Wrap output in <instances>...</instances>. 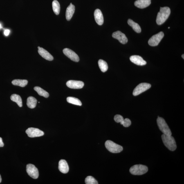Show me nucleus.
Listing matches in <instances>:
<instances>
[{"instance_id":"f257e3e1","label":"nucleus","mask_w":184,"mask_h":184,"mask_svg":"<svg viewBox=\"0 0 184 184\" xmlns=\"http://www.w3.org/2000/svg\"><path fill=\"white\" fill-rule=\"evenodd\" d=\"M170 14L171 9L169 7H160V11L158 13L157 16V24L158 25L163 24L168 18Z\"/></svg>"},{"instance_id":"f03ea898","label":"nucleus","mask_w":184,"mask_h":184,"mask_svg":"<svg viewBox=\"0 0 184 184\" xmlns=\"http://www.w3.org/2000/svg\"><path fill=\"white\" fill-rule=\"evenodd\" d=\"M161 137L164 144L169 150L172 151L175 150L177 148L176 142L173 136L163 134Z\"/></svg>"},{"instance_id":"7ed1b4c3","label":"nucleus","mask_w":184,"mask_h":184,"mask_svg":"<svg viewBox=\"0 0 184 184\" xmlns=\"http://www.w3.org/2000/svg\"><path fill=\"white\" fill-rule=\"evenodd\" d=\"M148 168L146 166L141 165H135L132 166L130 169V172L134 175H141L146 173Z\"/></svg>"},{"instance_id":"20e7f679","label":"nucleus","mask_w":184,"mask_h":184,"mask_svg":"<svg viewBox=\"0 0 184 184\" xmlns=\"http://www.w3.org/2000/svg\"><path fill=\"white\" fill-rule=\"evenodd\" d=\"M157 123L160 131L166 135H172V133L165 121L162 117H158L157 120Z\"/></svg>"},{"instance_id":"39448f33","label":"nucleus","mask_w":184,"mask_h":184,"mask_svg":"<svg viewBox=\"0 0 184 184\" xmlns=\"http://www.w3.org/2000/svg\"><path fill=\"white\" fill-rule=\"evenodd\" d=\"M105 146L109 152L113 153H120L123 150V147L111 140H108L105 142Z\"/></svg>"},{"instance_id":"423d86ee","label":"nucleus","mask_w":184,"mask_h":184,"mask_svg":"<svg viewBox=\"0 0 184 184\" xmlns=\"http://www.w3.org/2000/svg\"><path fill=\"white\" fill-rule=\"evenodd\" d=\"M151 85L147 83H142L137 86L133 91V95L137 96L150 88Z\"/></svg>"},{"instance_id":"0eeeda50","label":"nucleus","mask_w":184,"mask_h":184,"mask_svg":"<svg viewBox=\"0 0 184 184\" xmlns=\"http://www.w3.org/2000/svg\"><path fill=\"white\" fill-rule=\"evenodd\" d=\"M164 36V34L162 32L152 36L148 41L150 46H157Z\"/></svg>"},{"instance_id":"6e6552de","label":"nucleus","mask_w":184,"mask_h":184,"mask_svg":"<svg viewBox=\"0 0 184 184\" xmlns=\"http://www.w3.org/2000/svg\"><path fill=\"white\" fill-rule=\"evenodd\" d=\"M26 171L30 177L34 179L38 177L39 171L35 166L32 164H28L26 167Z\"/></svg>"},{"instance_id":"1a4fd4ad","label":"nucleus","mask_w":184,"mask_h":184,"mask_svg":"<svg viewBox=\"0 0 184 184\" xmlns=\"http://www.w3.org/2000/svg\"><path fill=\"white\" fill-rule=\"evenodd\" d=\"M28 136L30 138H35L43 136L44 133L38 129L34 128H29L26 131Z\"/></svg>"},{"instance_id":"9d476101","label":"nucleus","mask_w":184,"mask_h":184,"mask_svg":"<svg viewBox=\"0 0 184 184\" xmlns=\"http://www.w3.org/2000/svg\"><path fill=\"white\" fill-rule=\"evenodd\" d=\"M63 53L71 60L76 62H78L80 60V58L78 55L73 50L68 48H64L63 50Z\"/></svg>"},{"instance_id":"9b49d317","label":"nucleus","mask_w":184,"mask_h":184,"mask_svg":"<svg viewBox=\"0 0 184 184\" xmlns=\"http://www.w3.org/2000/svg\"><path fill=\"white\" fill-rule=\"evenodd\" d=\"M66 85L72 89H80L83 87L84 84L82 81L70 80L66 82Z\"/></svg>"},{"instance_id":"f8f14e48","label":"nucleus","mask_w":184,"mask_h":184,"mask_svg":"<svg viewBox=\"0 0 184 184\" xmlns=\"http://www.w3.org/2000/svg\"><path fill=\"white\" fill-rule=\"evenodd\" d=\"M112 37L115 39L118 40L122 44H125L128 42V39L125 34L122 33L120 31H117L113 32Z\"/></svg>"},{"instance_id":"ddd939ff","label":"nucleus","mask_w":184,"mask_h":184,"mask_svg":"<svg viewBox=\"0 0 184 184\" xmlns=\"http://www.w3.org/2000/svg\"><path fill=\"white\" fill-rule=\"evenodd\" d=\"M130 60L132 62L139 66L145 65L147 64L146 62L141 57L138 55L131 56L130 57Z\"/></svg>"},{"instance_id":"4468645a","label":"nucleus","mask_w":184,"mask_h":184,"mask_svg":"<svg viewBox=\"0 0 184 184\" xmlns=\"http://www.w3.org/2000/svg\"><path fill=\"white\" fill-rule=\"evenodd\" d=\"M38 52L39 55L43 58L49 61H52L53 60L54 58L53 56L46 50L39 46L38 47Z\"/></svg>"},{"instance_id":"2eb2a0df","label":"nucleus","mask_w":184,"mask_h":184,"mask_svg":"<svg viewBox=\"0 0 184 184\" xmlns=\"http://www.w3.org/2000/svg\"><path fill=\"white\" fill-rule=\"evenodd\" d=\"M95 19L97 24L102 25L104 23L103 15L101 11L99 9H97L94 12Z\"/></svg>"},{"instance_id":"dca6fc26","label":"nucleus","mask_w":184,"mask_h":184,"mask_svg":"<svg viewBox=\"0 0 184 184\" xmlns=\"http://www.w3.org/2000/svg\"><path fill=\"white\" fill-rule=\"evenodd\" d=\"M58 169L60 172L66 174L69 171V167L67 162L64 160H61L59 162Z\"/></svg>"},{"instance_id":"f3484780","label":"nucleus","mask_w":184,"mask_h":184,"mask_svg":"<svg viewBox=\"0 0 184 184\" xmlns=\"http://www.w3.org/2000/svg\"><path fill=\"white\" fill-rule=\"evenodd\" d=\"M150 0H137L134 3L135 6L140 9L146 8L150 5Z\"/></svg>"},{"instance_id":"a211bd4d","label":"nucleus","mask_w":184,"mask_h":184,"mask_svg":"<svg viewBox=\"0 0 184 184\" xmlns=\"http://www.w3.org/2000/svg\"><path fill=\"white\" fill-rule=\"evenodd\" d=\"M75 10V7L74 5L70 3L69 6L66 8V20L69 21L73 17Z\"/></svg>"},{"instance_id":"6ab92c4d","label":"nucleus","mask_w":184,"mask_h":184,"mask_svg":"<svg viewBox=\"0 0 184 184\" xmlns=\"http://www.w3.org/2000/svg\"><path fill=\"white\" fill-rule=\"evenodd\" d=\"M128 24L131 26L135 32L137 33H140L141 32V28L138 23H135L132 20L129 19L128 20Z\"/></svg>"},{"instance_id":"aec40b11","label":"nucleus","mask_w":184,"mask_h":184,"mask_svg":"<svg viewBox=\"0 0 184 184\" xmlns=\"http://www.w3.org/2000/svg\"><path fill=\"white\" fill-rule=\"evenodd\" d=\"M37 100L34 97H30L27 99V105L30 109H34L37 104Z\"/></svg>"},{"instance_id":"412c9836","label":"nucleus","mask_w":184,"mask_h":184,"mask_svg":"<svg viewBox=\"0 0 184 184\" xmlns=\"http://www.w3.org/2000/svg\"><path fill=\"white\" fill-rule=\"evenodd\" d=\"M10 99L13 101L16 102L19 107H22L23 105L22 99L19 95L15 94H13L11 96Z\"/></svg>"},{"instance_id":"4be33fe9","label":"nucleus","mask_w":184,"mask_h":184,"mask_svg":"<svg viewBox=\"0 0 184 184\" xmlns=\"http://www.w3.org/2000/svg\"><path fill=\"white\" fill-rule=\"evenodd\" d=\"M34 89L37 92L39 95L47 98L49 96V93L48 92L45 91V90L42 89V88L38 86H36L34 88Z\"/></svg>"},{"instance_id":"5701e85b","label":"nucleus","mask_w":184,"mask_h":184,"mask_svg":"<svg viewBox=\"0 0 184 184\" xmlns=\"http://www.w3.org/2000/svg\"><path fill=\"white\" fill-rule=\"evenodd\" d=\"M28 81L25 80H14L12 82L13 85L15 86H18L21 87H24L28 84Z\"/></svg>"},{"instance_id":"b1692460","label":"nucleus","mask_w":184,"mask_h":184,"mask_svg":"<svg viewBox=\"0 0 184 184\" xmlns=\"http://www.w3.org/2000/svg\"><path fill=\"white\" fill-rule=\"evenodd\" d=\"M98 65L101 71L103 73H105L107 71L108 66L107 62L102 59H100L98 61Z\"/></svg>"},{"instance_id":"393cba45","label":"nucleus","mask_w":184,"mask_h":184,"mask_svg":"<svg viewBox=\"0 0 184 184\" xmlns=\"http://www.w3.org/2000/svg\"><path fill=\"white\" fill-rule=\"evenodd\" d=\"M53 11L56 15H58L60 11V5L58 1L54 0L52 3Z\"/></svg>"},{"instance_id":"a878e982","label":"nucleus","mask_w":184,"mask_h":184,"mask_svg":"<svg viewBox=\"0 0 184 184\" xmlns=\"http://www.w3.org/2000/svg\"><path fill=\"white\" fill-rule=\"evenodd\" d=\"M67 101L70 103L75 105L81 106L82 102L78 99L73 97H68L66 99Z\"/></svg>"},{"instance_id":"bb28decb","label":"nucleus","mask_w":184,"mask_h":184,"mask_svg":"<svg viewBox=\"0 0 184 184\" xmlns=\"http://www.w3.org/2000/svg\"><path fill=\"white\" fill-rule=\"evenodd\" d=\"M85 183L86 184H98V183L97 180L95 179L93 177L89 176L87 177L85 180Z\"/></svg>"},{"instance_id":"cd10ccee","label":"nucleus","mask_w":184,"mask_h":184,"mask_svg":"<svg viewBox=\"0 0 184 184\" xmlns=\"http://www.w3.org/2000/svg\"><path fill=\"white\" fill-rule=\"evenodd\" d=\"M120 124L125 127H129L131 125V122L128 118H126L123 121L120 123Z\"/></svg>"},{"instance_id":"c85d7f7f","label":"nucleus","mask_w":184,"mask_h":184,"mask_svg":"<svg viewBox=\"0 0 184 184\" xmlns=\"http://www.w3.org/2000/svg\"><path fill=\"white\" fill-rule=\"evenodd\" d=\"M114 120L117 123H121L124 120L123 117L120 115H116L114 117Z\"/></svg>"},{"instance_id":"c756f323","label":"nucleus","mask_w":184,"mask_h":184,"mask_svg":"<svg viewBox=\"0 0 184 184\" xmlns=\"http://www.w3.org/2000/svg\"><path fill=\"white\" fill-rule=\"evenodd\" d=\"M10 33V30H5L4 34L5 36H8Z\"/></svg>"},{"instance_id":"7c9ffc66","label":"nucleus","mask_w":184,"mask_h":184,"mask_svg":"<svg viewBox=\"0 0 184 184\" xmlns=\"http://www.w3.org/2000/svg\"><path fill=\"white\" fill-rule=\"evenodd\" d=\"M4 146V144L3 142L2 139L0 137V147H3Z\"/></svg>"},{"instance_id":"2f4dec72","label":"nucleus","mask_w":184,"mask_h":184,"mask_svg":"<svg viewBox=\"0 0 184 184\" xmlns=\"http://www.w3.org/2000/svg\"><path fill=\"white\" fill-rule=\"evenodd\" d=\"M1 175H0V183H1Z\"/></svg>"},{"instance_id":"473e14b6","label":"nucleus","mask_w":184,"mask_h":184,"mask_svg":"<svg viewBox=\"0 0 184 184\" xmlns=\"http://www.w3.org/2000/svg\"><path fill=\"white\" fill-rule=\"evenodd\" d=\"M184 55L183 54V55H182V57L184 59Z\"/></svg>"},{"instance_id":"72a5a7b5","label":"nucleus","mask_w":184,"mask_h":184,"mask_svg":"<svg viewBox=\"0 0 184 184\" xmlns=\"http://www.w3.org/2000/svg\"><path fill=\"white\" fill-rule=\"evenodd\" d=\"M2 28L1 25L0 24V29Z\"/></svg>"},{"instance_id":"f704fd0d","label":"nucleus","mask_w":184,"mask_h":184,"mask_svg":"<svg viewBox=\"0 0 184 184\" xmlns=\"http://www.w3.org/2000/svg\"><path fill=\"white\" fill-rule=\"evenodd\" d=\"M168 28L169 29L170 28V27H169Z\"/></svg>"}]
</instances>
